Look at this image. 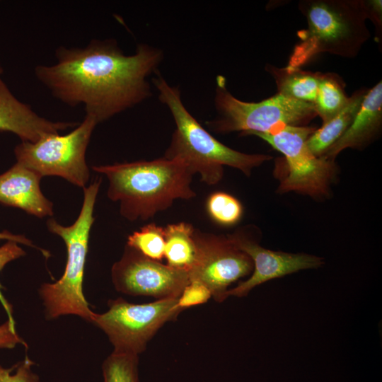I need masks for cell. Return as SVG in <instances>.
<instances>
[{
    "label": "cell",
    "mask_w": 382,
    "mask_h": 382,
    "mask_svg": "<svg viewBox=\"0 0 382 382\" xmlns=\"http://www.w3.org/2000/svg\"><path fill=\"white\" fill-rule=\"evenodd\" d=\"M53 64L37 65V79L69 106L82 105L97 124L151 96L148 77L157 72L162 50L145 43L127 55L112 39L93 40L83 47L60 46Z\"/></svg>",
    "instance_id": "6da1fadb"
},
{
    "label": "cell",
    "mask_w": 382,
    "mask_h": 382,
    "mask_svg": "<svg viewBox=\"0 0 382 382\" xmlns=\"http://www.w3.org/2000/svg\"><path fill=\"white\" fill-rule=\"evenodd\" d=\"M108 180V197L120 203L125 219L146 221L170 208L176 199L196 196L192 170L183 161L161 157L152 161L94 166Z\"/></svg>",
    "instance_id": "7a4b0ae2"
},
{
    "label": "cell",
    "mask_w": 382,
    "mask_h": 382,
    "mask_svg": "<svg viewBox=\"0 0 382 382\" xmlns=\"http://www.w3.org/2000/svg\"><path fill=\"white\" fill-rule=\"evenodd\" d=\"M152 79L158 99L169 109L175 129L163 157L183 161L202 182L217 184L223 178L224 166L238 169L246 175L272 158L266 154H249L220 142L205 129L184 105L180 91L168 83L160 74Z\"/></svg>",
    "instance_id": "3957f363"
},
{
    "label": "cell",
    "mask_w": 382,
    "mask_h": 382,
    "mask_svg": "<svg viewBox=\"0 0 382 382\" xmlns=\"http://www.w3.org/2000/svg\"><path fill=\"white\" fill-rule=\"evenodd\" d=\"M307 28L297 33L289 69H301L320 53L354 57L370 37L364 0H302Z\"/></svg>",
    "instance_id": "277c9868"
},
{
    "label": "cell",
    "mask_w": 382,
    "mask_h": 382,
    "mask_svg": "<svg viewBox=\"0 0 382 382\" xmlns=\"http://www.w3.org/2000/svg\"><path fill=\"white\" fill-rule=\"evenodd\" d=\"M100 183V178H97L83 188L82 207L73 224L64 226L52 218L46 222L48 231L64 241L67 251L66 264L61 278L54 283L42 284L38 291L48 320L74 315L88 323L92 321L95 312L84 296L83 282L90 232L95 220L94 206Z\"/></svg>",
    "instance_id": "5b68a950"
},
{
    "label": "cell",
    "mask_w": 382,
    "mask_h": 382,
    "mask_svg": "<svg viewBox=\"0 0 382 382\" xmlns=\"http://www.w3.org/2000/svg\"><path fill=\"white\" fill-rule=\"evenodd\" d=\"M214 102L217 116L205 125L217 134L270 133L285 126H305L317 116L313 104L279 93L260 102L242 101L229 92L223 76L216 77Z\"/></svg>",
    "instance_id": "8992f818"
},
{
    "label": "cell",
    "mask_w": 382,
    "mask_h": 382,
    "mask_svg": "<svg viewBox=\"0 0 382 382\" xmlns=\"http://www.w3.org/2000/svg\"><path fill=\"white\" fill-rule=\"evenodd\" d=\"M97 125L93 117L86 115L66 134H48L34 143L21 141L14 149L16 162L42 178L59 176L84 188L90 177L86 152Z\"/></svg>",
    "instance_id": "52a82bcc"
},
{
    "label": "cell",
    "mask_w": 382,
    "mask_h": 382,
    "mask_svg": "<svg viewBox=\"0 0 382 382\" xmlns=\"http://www.w3.org/2000/svg\"><path fill=\"white\" fill-rule=\"evenodd\" d=\"M177 301L165 299L137 304L122 298L111 299L108 310L95 313L91 323L108 336L113 351L139 355L158 330L182 311Z\"/></svg>",
    "instance_id": "ba28073f"
},
{
    "label": "cell",
    "mask_w": 382,
    "mask_h": 382,
    "mask_svg": "<svg viewBox=\"0 0 382 382\" xmlns=\"http://www.w3.org/2000/svg\"><path fill=\"white\" fill-rule=\"evenodd\" d=\"M316 129L308 126H285L272 132L253 134L284 156L287 173L281 180L279 192L294 191L315 198L329 195L337 167L334 159L316 156L307 147L306 140Z\"/></svg>",
    "instance_id": "9c48e42d"
},
{
    "label": "cell",
    "mask_w": 382,
    "mask_h": 382,
    "mask_svg": "<svg viewBox=\"0 0 382 382\" xmlns=\"http://www.w3.org/2000/svg\"><path fill=\"white\" fill-rule=\"evenodd\" d=\"M195 262L189 271L190 280L205 284L217 302L226 300L229 286L252 273L250 257L238 248L227 236L195 229Z\"/></svg>",
    "instance_id": "30bf717a"
},
{
    "label": "cell",
    "mask_w": 382,
    "mask_h": 382,
    "mask_svg": "<svg viewBox=\"0 0 382 382\" xmlns=\"http://www.w3.org/2000/svg\"><path fill=\"white\" fill-rule=\"evenodd\" d=\"M111 279L119 292L156 300L178 299L190 282L187 271L151 260L127 245L121 258L112 266Z\"/></svg>",
    "instance_id": "8fae6325"
},
{
    "label": "cell",
    "mask_w": 382,
    "mask_h": 382,
    "mask_svg": "<svg viewBox=\"0 0 382 382\" xmlns=\"http://www.w3.org/2000/svg\"><path fill=\"white\" fill-rule=\"evenodd\" d=\"M231 242L252 260L253 270L246 280L229 289L227 296L243 297L258 285L271 279L323 265L321 257L305 253L274 251L262 247L241 231L227 235Z\"/></svg>",
    "instance_id": "7c38bea8"
},
{
    "label": "cell",
    "mask_w": 382,
    "mask_h": 382,
    "mask_svg": "<svg viewBox=\"0 0 382 382\" xmlns=\"http://www.w3.org/2000/svg\"><path fill=\"white\" fill-rule=\"evenodd\" d=\"M79 125L75 122H53L37 115L31 107L0 83V131L17 135L21 141L36 142L42 137L58 134Z\"/></svg>",
    "instance_id": "4fadbf2b"
},
{
    "label": "cell",
    "mask_w": 382,
    "mask_h": 382,
    "mask_svg": "<svg viewBox=\"0 0 382 382\" xmlns=\"http://www.w3.org/2000/svg\"><path fill=\"white\" fill-rule=\"evenodd\" d=\"M42 177L16 163L0 175V203L25 211L39 218L53 215V204L42 194Z\"/></svg>",
    "instance_id": "5bb4252c"
},
{
    "label": "cell",
    "mask_w": 382,
    "mask_h": 382,
    "mask_svg": "<svg viewBox=\"0 0 382 382\" xmlns=\"http://www.w3.org/2000/svg\"><path fill=\"white\" fill-rule=\"evenodd\" d=\"M382 124V83L367 90L361 107L345 134L324 156L334 159L344 149H361L379 133Z\"/></svg>",
    "instance_id": "9a60e30c"
},
{
    "label": "cell",
    "mask_w": 382,
    "mask_h": 382,
    "mask_svg": "<svg viewBox=\"0 0 382 382\" xmlns=\"http://www.w3.org/2000/svg\"><path fill=\"white\" fill-rule=\"evenodd\" d=\"M367 91L354 93L347 105L335 117L309 136L306 140L308 149L316 156H323L347 131L354 121Z\"/></svg>",
    "instance_id": "2e32d148"
},
{
    "label": "cell",
    "mask_w": 382,
    "mask_h": 382,
    "mask_svg": "<svg viewBox=\"0 0 382 382\" xmlns=\"http://www.w3.org/2000/svg\"><path fill=\"white\" fill-rule=\"evenodd\" d=\"M265 69L274 79L277 93L298 101L314 104L320 73H312L301 69H289L286 66L278 68L271 64H267Z\"/></svg>",
    "instance_id": "e0dca14e"
},
{
    "label": "cell",
    "mask_w": 382,
    "mask_h": 382,
    "mask_svg": "<svg viewBox=\"0 0 382 382\" xmlns=\"http://www.w3.org/2000/svg\"><path fill=\"white\" fill-rule=\"evenodd\" d=\"M195 229L187 222L170 224L163 227L164 258L167 265L189 272L196 256L193 238Z\"/></svg>",
    "instance_id": "ac0fdd59"
},
{
    "label": "cell",
    "mask_w": 382,
    "mask_h": 382,
    "mask_svg": "<svg viewBox=\"0 0 382 382\" xmlns=\"http://www.w3.org/2000/svg\"><path fill=\"white\" fill-rule=\"evenodd\" d=\"M344 84L332 74H320L314 108L316 115L325 123L337 115L349 103Z\"/></svg>",
    "instance_id": "d6986e66"
},
{
    "label": "cell",
    "mask_w": 382,
    "mask_h": 382,
    "mask_svg": "<svg viewBox=\"0 0 382 382\" xmlns=\"http://www.w3.org/2000/svg\"><path fill=\"white\" fill-rule=\"evenodd\" d=\"M127 245L151 260L161 262L164 258L163 227L154 223L145 225L128 236Z\"/></svg>",
    "instance_id": "ffe728a7"
},
{
    "label": "cell",
    "mask_w": 382,
    "mask_h": 382,
    "mask_svg": "<svg viewBox=\"0 0 382 382\" xmlns=\"http://www.w3.org/2000/svg\"><path fill=\"white\" fill-rule=\"evenodd\" d=\"M139 355L112 352L102 365L103 382H139Z\"/></svg>",
    "instance_id": "44dd1931"
},
{
    "label": "cell",
    "mask_w": 382,
    "mask_h": 382,
    "mask_svg": "<svg viewBox=\"0 0 382 382\" xmlns=\"http://www.w3.org/2000/svg\"><path fill=\"white\" fill-rule=\"evenodd\" d=\"M207 210L215 222L224 226L236 224L243 215L241 203L233 196L224 192H214L208 197Z\"/></svg>",
    "instance_id": "7402d4cb"
},
{
    "label": "cell",
    "mask_w": 382,
    "mask_h": 382,
    "mask_svg": "<svg viewBox=\"0 0 382 382\" xmlns=\"http://www.w3.org/2000/svg\"><path fill=\"white\" fill-rule=\"evenodd\" d=\"M34 365L28 356L10 368L0 364V382H40L39 376L33 371Z\"/></svg>",
    "instance_id": "603a6c76"
},
{
    "label": "cell",
    "mask_w": 382,
    "mask_h": 382,
    "mask_svg": "<svg viewBox=\"0 0 382 382\" xmlns=\"http://www.w3.org/2000/svg\"><path fill=\"white\" fill-rule=\"evenodd\" d=\"M25 255V250L19 246L18 243L12 241H6L0 247V272L8 262L20 258ZM2 288L0 284V302L8 316V320L13 326L16 327V322L13 316L12 306L2 294Z\"/></svg>",
    "instance_id": "cb8c5ba5"
},
{
    "label": "cell",
    "mask_w": 382,
    "mask_h": 382,
    "mask_svg": "<svg viewBox=\"0 0 382 382\" xmlns=\"http://www.w3.org/2000/svg\"><path fill=\"white\" fill-rule=\"evenodd\" d=\"M212 297L209 288L203 283L192 280L178 298L177 305L182 310L205 303Z\"/></svg>",
    "instance_id": "d4e9b609"
},
{
    "label": "cell",
    "mask_w": 382,
    "mask_h": 382,
    "mask_svg": "<svg viewBox=\"0 0 382 382\" xmlns=\"http://www.w3.org/2000/svg\"><path fill=\"white\" fill-rule=\"evenodd\" d=\"M18 345L27 347L23 339L18 335L16 327L7 320L0 325V348L12 349Z\"/></svg>",
    "instance_id": "484cf974"
},
{
    "label": "cell",
    "mask_w": 382,
    "mask_h": 382,
    "mask_svg": "<svg viewBox=\"0 0 382 382\" xmlns=\"http://www.w3.org/2000/svg\"><path fill=\"white\" fill-rule=\"evenodd\" d=\"M368 14V19L376 25L378 32L381 28L382 4L381 0L364 1Z\"/></svg>",
    "instance_id": "4316f807"
},
{
    "label": "cell",
    "mask_w": 382,
    "mask_h": 382,
    "mask_svg": "<svg viewBox=\"0 0 382 382\" xmlns=\"http://www.w3.org/2000/svg\"><path fill=\"white\" fill-rule=\"evenodd\" d=\"M3 240L12 241L18 243L28 245L29 247L35 248L33 242L30 239L24 236L23 235L13 234L6 230L3 231H0V241Z\"/></svg>",
    "instance_id": "83f0119b"
},
{
    "label": "cell",
    "mask_w": 382,
    "mask_h": 382,
    "mask_svg": "<svg viewBox=\"0 0 382 382\" xmlns=\"http://www.w3.org/2000/svg\"><path fill=\"white\" fill-rule=\"evenodd\" d=\"M2 71H3V69H2V67H1V64H0V83H1L3 81L1 78V75L2 74Z\"/></svg>",
    "instance_id": "f1b7e54d"
}]
</instances>
